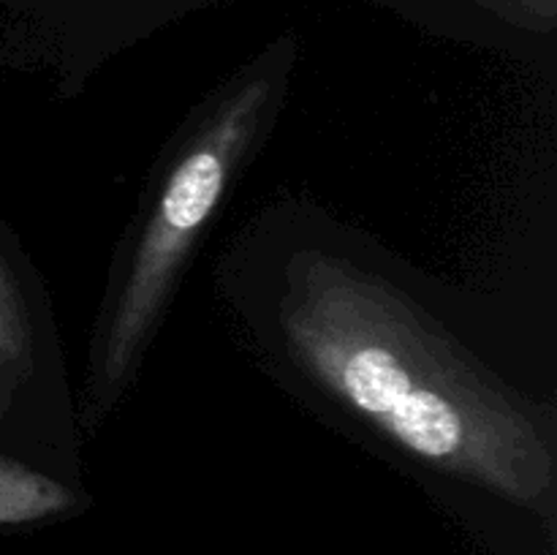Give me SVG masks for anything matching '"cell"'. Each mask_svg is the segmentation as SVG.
Instances as JSON below:
<instances>
[{"label":"cell","mask_w":557,"mask_h":555,"mask_svg":"<svg viewBox=\"0 0 557 555\" xmlns=\"http://www.w3.org/2000/svg\"><path fill=\"white\" fill-rule=\"evenodd\" d=\"M245 313L272 362L386 455L553 520V417L337 234L277 245Z\"/></svg>","instance_id":"cell-1"},{"label":"cell","mask_w":557,"mask_h":555,"mask_svg":"<svg viewBox=\"0 0 557 555\" xmlns=\"http://www.w3.org/2000/svg\"><path fill=\"white\" fill-rule=\"evenodd\" d=\"M288 65L286 49L272 47L226 82L163 150L120 248L92 332L87 430L117 406L134 381L196 245L281 103Z\"/></svg>","instance_id":"cell-2"},{"label":"cell","mask_w":557,"mask_h":555,"mask_svg":"<svg viewBox=\"0 0 557 555\" xmlns=\"http://www.w3.org/2000/svg\"><path fill=\"white\" fill-rule=\"evenodd\" d=\"M60 375V354L47 319H38L36 299L5 250H0V417L14 411L41 373Z\"/></svg>","instance_id":"cell-3"},{"label":"cell","mask_w":557,"mask_h":555,"mask_svg":"<svg viewBox=\"0 0 557 555\" xmlns=\"http://www.w3.org/2000/svg\"><path fill=\"white\" fill-rule=\"evenodd\" d=\"M79 501L71 484L0 452V526H33L71 511Z\"/></svg>","instance_id":"cell-4"}]
</instances>
